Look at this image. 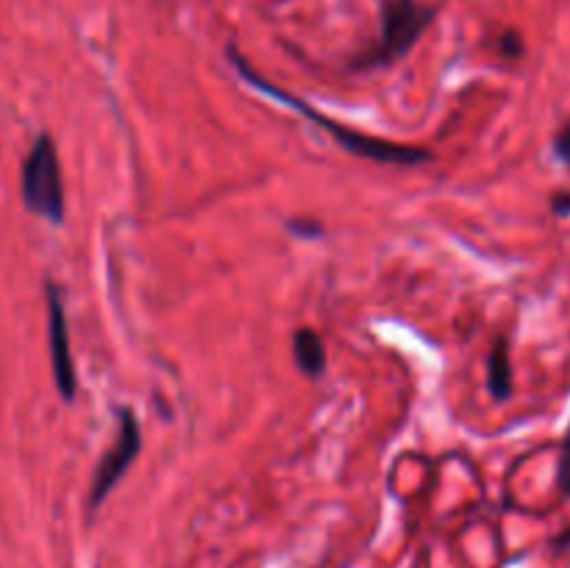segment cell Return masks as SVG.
Returning a JSON list of instances; mask_svg holds the SVG:
<instances>
[{"mask_svg":"<svg viewBox=\"0 0 570 568\" xmlns=\"http://www.w3.org/2000/svg\"><path fill=\"white\" fill-rule=\"evenodd\" d=\"M228 61H232L234 70L239 72V78H243L250 89L267 95V98L276 100V104H284L287 109L298 111V115L309 117V120L317 123L323 131L332 134L334 143H337L343 150H348L351 156H360V159H367V161H379V165H399V167H412V165H423V161H432V150L429 148H417V145L393 143V139L354 131V128H348V126H343V123L332 120V117L321 115L317 109H312V104L301 100L298 95L287 92V89H278L276 84H271L267 78H262L237 48H228Z\"/></svg>","mask_w":570,"mask_h":568,"instance_id":"obj_1","label":"cell"},{"mask_svg":"<svg viewBox=\"0 0 570 568\" xmlns=\"http://www.w3.org/2000/svg\"><path fill=\"white\" fill-rule=\"evenodd\" d=\"M438 17V6L421 0H384L382 3V31L376 42L367 45L360 56L351 59L354 70H379L404 59L429 26Z\"/></svg>","mask_w":570,"mask_h":568,"instance_id":"obj_2","label":"cell"},{"mask_svg":"<svg viewBox=\"0 0 570 568\" xmlns=\"http://www.w3.org/2000/svg\"><path fill=\"white\" fill-rule=\"evenodd\" d=\"M20 195L31 215L42 217L50 226L65 223V182H61L59 150L50 134H39L22 161Z\"/></svg>","mask_w":570,"mask_h":568,"instance_id":"obj_3","label":"cell"},{"mask_svg":"<svg viewBox=\"0 0 570 568\" xmlns=\"http://www.w3.org/2000/svg\"><path fill=\"white\" fill-rule=\"evenodd\" d=\"M120 415V432H117V440L104 451L98 468L92 473V484H89L87 493V516L92 518L95 512L100 510L109 493L115 490V484L120 482L122 473L131 468V462L139 457V449H142V429H139L137 412L131 407H120L117 410Z\"/></svg>","mask_w":570,"mask_h":568,"instance_id":"obj_4","label":"cell"},{"mask_svg":"<svg viewBox=\"0 0 570 568\" xmlns=\"http://www.w3.org/2000/svg\"><path fill=\"white\" fill-rule=\"evenodd\" d=\"M45 304H48V340H50V365H53L56 390L65 401L76 399L78 379L70 354V329H67V312L61 290L53 278H45Z\"/></svg>","mask_w":570,"mask_h":568,"instance_id":"obj_5","label":"cell"},{"mask_svg":"<svg viewBox=\"0 0 570 568\" xmlns=\"http://www.w3.org/2000/svg\"><path fill=\"white\" fill-rule=\"evenodd\" d=\"M488 390L495 401H507L515 390L512 382V356H510V340L495 337L493 345L488 351Z\"/></svg>","mask_w":570,"mask_h":568,"instance_id":"obj_6","label":"cell"},{"mask_svg":"<svg viewBox=\"0 0 570 568\" xmlns=\"http://www.w3.org/2000/svg\"><path fill=\"white\" fill-rule=\"evenodd\" d=\"M293 356L295 365L304 376L317 379L326 371V345H323L321 334L309 326H301L293 337Z\"/></svg>","mask_w":570,"mask_h":568,"instance_id":"obj_7","label":"cell"},{"mask_svg":"<svg viewBox=\"0 0 570 568\" xmlns=\"http://www.w3.org/2000/svg\"><path fill=\"white\" fill-rule=\"evenodd\" d=\"M557 490L570 499V427L562 434L560 460H557Z\"/></svg>","mask_w":570,"mask_h":568,"instance_id":"obj_8","label":"cell"},{"mask_svg":"<svg viewBox=\"0 0 570 568\" xmlns=\"http://www.w3.org/2000/svg\"><path fill=\"white\" fill-rule=\"evenodd\" d=\"M495 45H499V53L504 56V59H521V56L527 53V42H523L521 31H515V28L501 31L499 39H495Z\"/></svg>","mask_w":570,"mask_h":568,"instance_id":"obj_9","label":"cell"},{"mask_svg":"<svg viewBox=\"0 0 570 568\" xmlns=\"http://www.w3.org/2000/svg\"><path fill=\"white\" fill-rule=\"evenodd\" d=\"M551 150H554L557 159L570 170V117L557 128L554 137H551Z\"/></svg>","mask_w":570,"mask_h":568,"instance_id":"obj_10","label":"cell"},{"mask_svg":"<svg viewBox=\"0 0 570 568\" xmlns=\"http://www.w3.org/2000/svg\"><path fill=\"white\" fill-rule=\"evenodd\" d=\"M287 232L295 234L298 239H317L323 234V226L312 217H298V221L287 223Z\"/></svg>","mask_w":570,"mask_h":568,"instance_id":"obj_11","label":"cell"},{"mask_svg":"<svg viewBox=\"0 0 570 568\" xmlns=\"http://www.w3.org/2000/svg\"><path fill=\"white\" fill-rule=\"evenodd\" d=\"M549 206L557 217H570V189H557V193L551 195Z\"/></svg>","mask_w":570,"mask_h":568,"instance_id":"obj_12","label":"cell"}]
</instances>
